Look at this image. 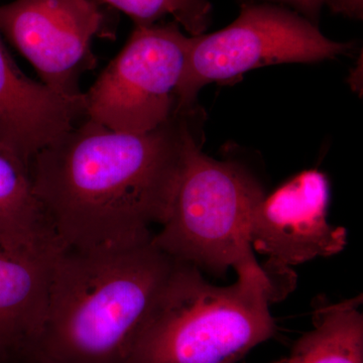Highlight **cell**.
I'll list each match as a JSON object with an SVG mask.
<instances>
[{"mask_svg":"<svg viewBox=\"0 0 363 363\" xmlns=\"http://www.w3.org/2000/svg\"><path fill=\"white\" fill-rule=\"evenodd\" d=\"M104 25L96 0H14L0 6V33L66 97L82 96L78 81L93 65L91 42Z\"/></svg>","mask_w":363,"mask_h":363,"instance_id":"cell-7","label":"cell"},{"mask_svg":"<svg viewBox=\"0 0 363 363\" xmlns=\"http://www.w3.org/2000/svg\"><path fill=\"white\" fill-rule=\"evenodd\" d=\"M274 295L238 281L212 285L198 267L176 262L128 363H235L274 336Z\"/></svg>","mask_w":363,"mask_h":363,"instance_id":"cell-3","label":"cell"},{"mask_svg":"<svg viewBox=\"0 0 363 363\" xmlns=\"http://www.w3.org/2000/svg\"><path fill=\"white\" fill-rule=\"evenodd\" d=\"M16 253L0 247V360L23 355L40 330L60 250Z\"/></svg>","mask_w":363,"mask_h":363,"instance_id":"cell-10","label":"cell"},{"mask_svg":"<svg viewBox=\"0 0 363 363\" xmlns=\"http://www.w3.org/2000/svg\"><path fill=\"white\" fill-rule=\"evenodd\" d=\"M176 260L152 242L121 252L60 248L28 363H128Z\"/></svg>","mask_w":363,"mask_h":363,"instance_id":"cell-2","label":"cell"},{"mask_svg":"<svg viewBox=\"0 0 363 363\" xmlns=\"http://www.w3.org/2000/svg\"><path fill=\"white\" fill-rule=\"evenodd\" d=\"M352 45L327 39L311 21L284 7L243 4L226 28L190 37L177 89L176 114L187 112L200 89L259 67L331 59Z\"/></svg>","mask_w":363,"mask_h":363,"instance_id":"cell-5","label":"cell"},{"mask_svg":"<svg viewBox=\"0 0 363 363\" xmlns=\"http://www.w3.org/2000/svg\"><path fill=\"white\" fill-rule=\"evenodd\" d=\"M55 245L33 192L30 164L0 138V247L33 253Z\"/></svg>","mask_w":363,"mask_h":363,"instance_id":"cell-11","label":"cell"},{"mask_svg":"<svg viewBox=\"0 0 363 363\" xmlns=\"http://www.w3.org/2000/svg\"><path fill=\"white\" fill-rule=\"evenodd\" d=\"M329 183L317 169L303 172L264 197L253 211L250 225L252 250L267 255L264 271L286 272L319 257L340 252L347 242L343 227L327 218Z\"/></svg>","mask_w":363,"mask_h":363,"instance_id":"cell-8","label":"cell"},{"mask_svg":"<svg viewBox=\"0 0 363 363\" xmlns=\"http://www.w3.org/2000/svg\"><path fill=\"white\" fill-rule=\"evenodd\" d=\"M269 1L290 4L297 9L300 13L305 14L307 20H311V18L315 20L326 0H269Z\"/></svg>","mask_w":363,"mask_h":363,"instance_id":"cell-14","label":"cell"},{"mask_svg":"<svg viewBox=\"0 0 363 363\" xmlns=\"http://www.w3.org/2000/svg\"><path fill=\"white\" fill-rule=\"evenodd\" d=\"M264 194L247 169L206 156L191 133L169 213L152 242L176 262L238 281L274 289L250 240L253 211Z\"/></svg>","mask_w":363,"mask_h":363,"instance_id":"cell-4","label":"cell"},{"mask_svg":"<svg viewBox=\"0 0 363 363\" xmlns=\"http://www.w3.org/2000/svg\"><path fill=\"white\" fill-rule=\"evenodd\" d=\"M85 118L82 96L66 97L18 68L0 33V138L28 164Z\"/></svg>","mask_w":363,"mask_h":363,"instance_id":"cell-9","label":"cell"},{"mask_svg":"<svg viewBox=\"0 0 363 363\" xmlns=\"http://www.w3.org/2000/svg\"><path fill=\"white\" fill-rule=\"evenodd\" d=\"M362 298L317 310L314 328L294 345L285 363H363Z\"/></svg>","mask_w":363,"mask_h":363,"instance_id":"cell-12","label":"cell"},{"mask_svg":"<svg viewBox=\"0 0 363 363\" xmlns=\"http://www.w3.org/2000/svg\"><path fill=\"white\" fill-rule=\"evenodd\" d=\"M190 37L177 23L136 26L121 52L83 93L85 118L112 130L145 133L176 114Z\"/></svg>","mask_w":363,"mask_h":363,"instance_id":"cell-6","label":"cell"},{"mask_svg":"<svg viewBox=\"0 0 363 363\" xmlns=\"http://www.w3.org/2000/svg\"><path fill=\"white\" fill-rule=\"evenodd\" d=\"M325 4L335 13L359 18L362 14L363 0H326Z\"/></svg>","mask_w":363,"mask_h":363,"instance_id":"cell-15","label":"cell"},{"mask_svg":"<svg viewBox=\"0 0 363 363\" xmlns=\"http://www.w3.org/2000/svg\"><path fill=\"white\" fill-rule=\"evenodd\" d=\"M182 114L145 133L84 118L30 162L33 192L62 250L121 252L152 240L169 213L188 136Z\"/></svg>","mask_w":363,"mask_h":363,"instance_id":"cell-1","label":"cell"},{"mask_svg":"<svg viewBox=\"0 0 363 363\" xmlns=\"http://www.w3.org/2000/svg\"><path fill=\"white\" fill-rule=\"evenodd\" d=\"M130 16L136 26L154 25L166 16L192 37L204 33L209 23L211 4L208 0H99Z\"/></svg>","mask_w":363,"mask_h":363,"instance_id":"cell-13","label":"cell"}]
</instances>
